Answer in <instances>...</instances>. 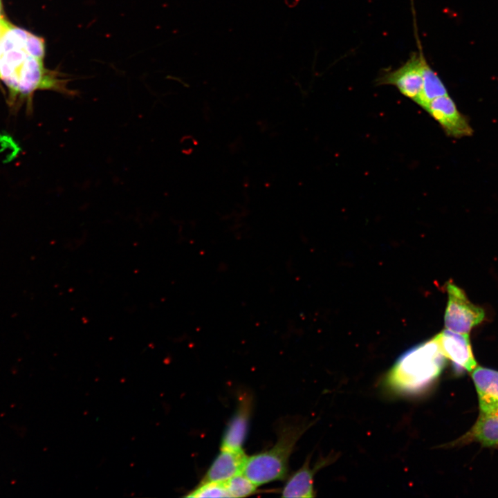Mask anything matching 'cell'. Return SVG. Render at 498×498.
I'll use <instances>...</instances> for the list:
<instances>
[{
  "label": "cell",
  "mask_w": 498,
  "mask_h": 498,
  "mask_svg": "<svg viewBox=\"0 0 498 498\" xmlns=\"http://www.w3.org/2000/svg\"><path fill=\"white\" fill-rule=\"evenodd\" d=\"M445 360V357L433 338L401 355L388 372L385 383L396 393H421L440 376Z\"/></svg>",
  "instance_id": "cell-1"
},
{
  "label": "cell",
  "mask_w": 498,
  "mask_h": 498,
  "mask_svg": "<svg viewBox=\"0 0 498 498\" xmlns=\"http://www.w3.org/2000/svg\"><path fill=\"white\" fill-rule=\"evenodd\" d=\"M304 425L288 424L279 432L277 442L269 450L248 456L243 474L257 486L286 477L288 461Z\"/></svg>",
  "instance_id": "cell-2"
},
{
  "label": "cell",
  "mask_w": 498,
  "mask_h": 498,
  "mask_svg": "<svg viewBox=\"0 0 498 498\" xmlns=\"http://www.w3.org/2000/svg\"><path fill=\"white\" fill-rule=\"evenodd\" d=\"M448 301L445 312V326L450 331L469 333L485 317L483 309L472 304L465 292L452 282L447 285Z\"/></svg>",
  "instance_id": "cell-3"
},
{
  "label": "cell",
  "mask_w": 498,
  "mask_h": 498,
  "mask_svg": "<svg viewBox=\"0 0 498 498\" xmlns=\"http://www.w3.org/2000/svg\"><path fill=\"white\" fill-rule=\"evenodd\" d=\"M414 53L407 62L398 68L383 72L377 79V85H392L400 93L415 103L417 102L423 87L422 49Z\"/></svg>",
  "instance_id": "cell-4"
},
{
  "label": "cell",
  "mask_w": 498,
  "mask_h": 498,
  "mask_svg": "<svg viewBox=\"0 0 498 498\" xmlns=\"http://www.w3.org/2000/svg\"><path fill=\"white\" fill-rule=\"evenodd\" d=\"M425 111L439 123L445 133L450 137L460 138L472 133L465 117L459 112L448 94L431 100Z\"/></svg>",
  "instance_id": "cell-5"
},
{
  "label": "cell",
  "mask_w": 498,
  "mask_h": 498,
  "mask_svg": "<svg viewBox=\"0 0 498 498\" xmlns=\"http://www.w3.org/2000/svg\"><path fill=\"white\" fill-rule=\"evenodd\" d=\"M443 355L455 366L472 371L476 367L468 333L445 329L434 337Z\"/></svg>",
  "instance_id": "cell-6"
},
{
  "label": "cell",
  "mask_w": 498,
  "mask_h": 498,
  "mask_svg": "<svg viewBox=\"0 0 498 498\" xmlns=\"http://www.w3.org/2000/svg\"><path fill=\"white\" fill-rule=\"evenodd\" d=\"M247 459L243 450L221 449L200 483L225 481L243 473Z\"/></svg>",
  "instance_id": "cell-7"
},
{
  "label": "cell",
  "mask_w": 498,
  "mask_h": 498,
  "mask_svg": "<svg viewBox=\"0 0 498 498\" xmlns=\"http://www.w3.org/2000/svg\"><path fill=\"white\" fill-rule=\"evenodd\" d=\"M472 378L477 391L481 413L498 412V371L476 367L472 371Z\"/></svg>",
  "instance_id": "cell-8"
},
{
  "label": "cell",
  "mask_w": 498,
  "mask_h": 498,
  "mask_svg": "<svg viewBox=\"0 0 498 498\" xmlns=\"http://www.w3.org/2000/svg\"><path fill=\"white\" fill-rule=\"evenodd\" d=\"M333 458L322 459L311 468L309 459L288 479L282 491L283 497L310 498L315 497L313 477L315 472L329 464Z\"/></svg>",
  "instance_id": "cell-9"
},
{
  "label": "cell",
  "mask_w": 498,
  "mask_h": 498,
  "mask_svg": "<svg viewBox=\"0 0 498 498\" xmlns=\"http://www.w3.org/2000/svg\"><path fill=\"white\" fill-rule=\"evenodd\" d=\"M250 405L248 398L243 399L239 404L223 434L221 449L243 450V445L248 432Z\"/></svg>",
  "instance_id": "cell-10"
},
{
  "label": "cell",
  "mask_w": 498,
  "mask_h": 498,
  "mask_svg": "<svg viewBox=\"0 0 498 498\" xmlns=\"http://www.w3.org/2000/svg\"><path fill=\"white\" fill-rule=\"evenodd\" d=\"M462 439L476 441L483 446L498 445V412L490 414L481 413L472 429Z\"/></svg>",
  "instance_id": "cell-11"
},
{
  "label": "cell",
  "mask_w": 498,
  "mask_h": 498,
  "mask_svg": "<svg viewBox=\"0 0 498 498\" xmlns=\"http://www.w3.org/2000/svg\"><path fill=\"white\" fill-rule=\"evenodd\" d=\"M423 87L420 97L416 103L424 110L429 102L439 96L448 95V91L437 73L426 61L421 53Z\"/></svg>",
  "instance_id": "cell-12"
},
{
  "label": "cell",
  "mask_w": 498,
  "mask_h": 498,
  "mask_svg": "<svg viewBox=\"0 0 498 498\" xmlns=\"http://www.w3.org/2000/svg\"><path fill=\"white\" fill-rule=\"evenodd\" d=\"M185 497H231L227 488L226 482L200 483L194 489L190 491Z\"/></svg>",
  "instance_id": "cell-13"
},
{
  "label": "cell",
  "mask_w": 498,
  "mask_h": 498,
  "mask_svg": "<svg viewBox=\"0 0 498 498\" xmlns=\"http://www.w3.org/2000/svg\"><path fill=\"white\" fill-rule=\"evenodd\" d=\"M231 497H245L254 494L257 486L243 473L225 481Z\"/></svg>",
  "instance_id": "cell-14"
},
{
  "label": "cell",
  "mask_w": 498,
  "mask_h": 498,
  "mask_svg": "<svg viewBox=\"0 0 498 498\" xmlns=\"http://www.w3.org/2000/svg\"><path fill=\"white\" fill-rule=\"evenodd\" d=\"M4 19H5V18L3 17L0 19V39H1V33H2L3 22Z\"/></svg>",
  "instance_id": "cell-15"
},
{
  "label": "cell",
  "mask_w": 498,
  "mask_h": 498,
  "mask_svg": "<svg viewBox=\"0 0 498 498\" xmlns=\"http://www.w3.org/2000/svg\"><path fill=\"white\" fill-rule=\"evenodd\" d=\"M3 16L2 15V7L1 4L0 3V19L2 18Z\"/></svg>",
  "instance_id": "cell-16"
},
{
  "label": "cell",
  "mask_w": 498,
  "mask_h": 498,
  "mask_svg": "<svg viewBox=\"0 0 498 498\" xmlns=\"http://www.w3.org/2000/svg\"><path fill=\"white\" fill-rule=\"evenodd\" d=\"M0 3L1 4V0H0Z\"/></svg>",
  "instance_id": "cell-17"
}]
</instances>
